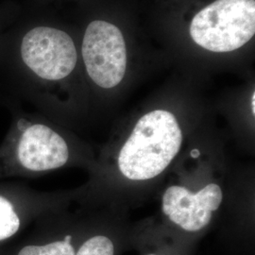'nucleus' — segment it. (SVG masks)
I'll use <instances>...</instances> for the list:
<instances>
[{
    "mask_svg": "<svg viewBox=\"0 0 255 255\" xmlns=\"http://www.w3.org/2000/svg\"><path fill=\"white\" fill-rule=\"evenodd\" d=\"M4 105L12 119L0 146V181L44 173L67 164L70 146L61 133L33 119L21 105Z\"/></svg>",
    "mask_w": 255,
    "mask_h": 255,
    "instance_id": "1",
    "label": "nucleus"
},
{
    "mask_svg": "<svg viewBox=\"0 0 255 255\" xmlns=\"http://www.w3.org/2000/svg\"><path fill=\"white\" fill-rule=\"evenodd\" d=\"M182 131L172 113L155 110L137 121L121 147L119 168L131 181H147L163 173L179 153Z\"/></svg>",
    "mask_w": 255,
    "mask_h": 255,
    "instance_id": "2",
    "label": "nucleus"
},
{
    "mask_svg": "<svg viewBox=\"0 0 255 255\" xmlns=\"http://www.w3.org/2000/svg\"><path fill=\"white\" fill-rule=\"evenodd\" d=\"M190 35L212 52H231L255 34V0H216L192 19Z\"/></svg>",
    "mask_w": 255,
    "mask_h": 255,
    "instance_id": "3",
    "label": "nucleus"
},
{
    "mask_svg": "<svg viewBox=\"0 0 255 255\" xmlns=\"http://www.w3.org/2000/svg\"><path fill=\"white\" fill-rule=\"evenodd\" d=\"M82 62L92 82L111 89L122 82L127 68V49L119 27L102 20L92 21L82 42Z\"/></svg>",
    "mask_w": 255,
    "mask_h": 255,
    "instance_id": "4",
    "label": "nucleus"
},
{
    "mask_svg": "<svg viewBox=\"0 0 255 255\" xmlns=\"http://www.w3.org/2000/svg\"><path fill=\"white\" fill-rule=\"evenodd\" d=\"M222 200V190L216 183H210L198 193L172 185L164 192L162 209L180 228L195 233L209 225L213 213L219 209Z\"/></svg>",
    "mask_w": 255,
    "mask_h": 255,
    "instance_id": "5",
    "label": "nucleus"
},
{
    "mask_svg": "<svg viewBox=\"0 0 255 255\" xmlns=\"http://www.w3.org/2000/svg\"><path fill=\"white\" fill-rule=\"evenodd\" d=\"M35 197L23 184L0 183V242L15 236L35 213Z\"/></svg>",
    "mask_w": 255,
    "mask_h": 255,
    "instance_id": "6",
    "label": "nucleus"
},
{
    "mask_svg": "<svg viewBox=\"0 0 255 255\" xmlns=\"http://www.w3.org/2000/svg\"><path fill=\"white\" fill-rule=\"evenodd\" d=\"M72 237L67 235L62 240L45 245H27L19 251L17 255H75Z\"/></svg>",
    "mask_w": 255,
    "mask_h": 255,
    "instance_id": "7",
    "label": "nucleus"
},
{
    "mask_svg": "<svg viewBox=\"0 0 255 255\" xmlns=\"http://www.w3.org/2000/svg\"><path fill=\"white\" fill-rule=\"evenodd\" d=\"M75 255H115V245L109 237L95 236L84 241Z\"/></svg>",
    "mask_w": 255,
    "mask_h": 255,
    "instance_id": "8",
    "label": "nucleus"
},
{
    "mask_svg": "<svg viewBox=\"0 0 255 255\" xmlns=\"http://www.w3.org/2000/svg\"><path fill=\"white\" fill-rule=\"evenodd\" d=\"M24 7L14 1H4L0 4V36L18 18Z\"/></svg>",
    "mask_w": 255,
    "mask_h": 255,
    "instance_id": "9",
    "label": "nucleus"
},
{
    "mask_svg": "<svg viewBox=\"0 0 255 255\" xmlns=\"http://www.w3.org/2000/svg\"><path fill=\"white\" fill-rule=\"evenodd\" d=\"M255 93L253 94V98H252V108H253V113H254V115L255 114Z\"/></svg>",
    "mask_w": 255,
    "mask_h": 255,
    "instance_id": "10",
    "label": "nucleus"
},
{
    "mask_svg": "<svg viewBox=\"0 0 255 255\" xmlns=\"http://www.w3.org/2000/svg\"><path fill=\"white\" fill-rule=\"evenodd\" d=\"M191 155L193 157H198L200 155V151L197 150V149H194L191 152Z\"/></svg>",
    "mask_w": 255,
    "mask_h": 255,
    "instance_id": "11",
    "label": "nucleus"
},
{
    "mask_svg": "<svg viewBox=\"0 0 255 255\" xmlns=\"http://www.w3.org/2000/svg\"><path fill=\"white\" fill-rule=\"evenodd\" d=\"M154 255V254H149V255Z\"/></svg>",
    "mask_w": 255,
    "mask_h": 255,
    "instance_id": "12",
    "label": "nucleus"
}]
</instances>
